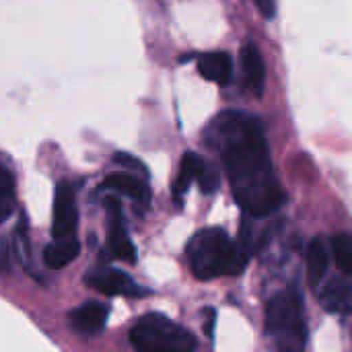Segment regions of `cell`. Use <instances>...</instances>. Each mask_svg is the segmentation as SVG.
I'll use <instances>...</instances> for the list:
<instances>
[{
    "instance_id": "6da1fadb",
    "label": "cell",
    "mask_w": 352,
    "mask_h": 352,
    "mask_svg": "<svg viewBox=\"0 0 352 352\" xmlns=\"http://www.w3.org/2000/svg\"><path fill=\"white\" fill-rule=\"evenodd\" d=\"M204 142L221 155L237 204L252 217H270L285 202L270 148L260 122L245 111L219 113L204 132Z\"/></svg>"
},
{
    "instance_id": "7a4b0ae2",
    "label": "cell",
    "mask_w": 352,
    "mask_h": 352,
    "mask_svg": "<svg viewBox=\"0 0 352 352\" xmlns=\"http://www.w3.org/2000/svg\"><path fill=\"white\" fill-rule=\"evenodd\" d=\"M186 252L190 268L200 280H212L221 274H241L250 260L248 250L235 245L223 229L198 231Z\"/></svg>"
},
{
    "instance_id": "3957f363",
    "label": "cell",
    "mask_w": 352,
    "mask_h": 352,
    "mask_svg": "<svg viewBox=\"0 0 352 352\" xmlns=\"http://www.w3.org/2000/svg\"><path fill=\"white\" fill-rule=\"evenodd\" d=\"M266 332L283 351H301L307 342L303 297L295 289L276 293L266 305Z\"/></svg>"
},
{
    "instance_id": "277c9868",
    "label": "cell",
    "mask_w": 352,
    "mask_h": 352,
    "mask_svg": "<svg viewBox=\"0 0 352 352\" xmlns=\"http://www.w3.org/2000/svg\"><path fill=\"white\" fill-rule=\"evenodd\" d=\"M130 344L140 352H192L196 338L161 314L140 318L130 330Z\"/></svg>"
},
{
    "instance_id": "5b68a950",
    "label": "cell",
    "mask_w": 352,
    "mask_h": 352,
    "mask_svg": "<svg viewBox=\"0 0 352 352\" xmlns=\"http://www.w3.org/2000/svg\"><path fill=\"white\" fill-rule=\"evenodd\" d=\"M105 210H107V248H109V254L116 260L134 264L136 262V248L128 237L120 200L118 198H105Z\"/></svg>"
},
{
    "instance_id": "8992f818",
    "label": "cell",
    "mask_w": 352,
    "mask_h": 352,
    "mask_svg": "<svg viewBox=\"0 0 352 352\" xmlns=\"http://www.w3.org/2000/svg\"><path fill=\"white\" fill-rule=\"evenodd\" d=\"M76 225H78V208H76L74 188L70 182H60L56 186V196H54L52 237L54 239L74 237Z\"/></svg>"
},
{
    "instance_id": "52a82bcc",
    "label": "cell",
    "mask_w": 352,
    "mask_h": 352,
    "mask_svg": "<svg viewBox=\"0 0 352 352\" xmlns=\"http://www.w3.org/2000/svg\"><path fill=\"white\" fill-rule=\"evenodd\" d=\"M85 283L107 295V297H140L144 295V291L122 270L116 268H95L87 274Z\"/></svg>"
},
{
    "instance_id": "ba28073f",
    "label": "cell",
    "mask_w": 352,
    "mask_h": 352,
    "mask_svg": "<svg viewBox=\"0 0 352 352\" xmlns=\"http://www.w3.org/2000/svg\"><path fill=\"white\" fill-rule=\"evenodd\" d=\"M107 316H109V307L97 301H89L76 309H72L68 314V322L72 326V330L80 336H95L99 334L105 324H107Z\"/></svg>"
},
{
    "instance_id": "9c48e42d",
    "label": "cell",
    "mask_w": 352,
    "mask_h": 352,
    "mask_svg": "<svg viewBox=\"0 0 352 352\" xmlns=\"http://www.w3.org/2000/svg\"><path fill=\"white\" fill-rule=\"evenodd\" d=\"M320 303L330 314H346L352 309V285L346 278H330L320 289Z\"/></svg>"
},
{
    "instance_id": "30bf717a",
    "label": "cell",
    "mask_w": 352,
    "mask_h": 352,
    "mask_svg": "<svg viewBox=\"0 0 352 352\" xmlns=\"http://www.w3.org/2000/svg\"><path fill=\"white\" fill-rule=\"evenodd\" d=\"M101 190H109V192H118L122 196H128L140 204H148L151 200V190L146 186V182H142L140 177L132 175V173H111L103 179Z\"/></svg>"
},
{
    "instance_id": "8fae6325",
    "label": "cell",
    "mask_w": 352,
    "mask_h": 352,
    "mask_svg": "<svg viewBox=\"0 0 352 352\" xmlns=\"http://www.w3.org/2000/svg\"><path fill=\"white\" fill-rule=\"evenodd\" d=\"M241 66H243V78L248 89L254 95H262L266 85V66L262 60V54L256 43H245L241 50Z\"/></svg>"
},
{
    "instance_id": "7c38bea8",
    "label": "cell",
    "mask_w": 352,
    "mask_h": 352,
    "mask_svg": "<svg viewBox=\"0 0 352 352\" xmlns=\"http://www.w3.org/2000/svg\"><path fill=\"white\" fill-rule=\"evenodd\" d=\"M198 72L217 85H227L233 78V60L227 52H210L198 58Z\"/></svg>"
},
{
    "instance_id": "4fadbf2b",
    "label": "cell",
    "mask_w": 352,
    "mask_h": 352,
    "mask_svg": "<svg viewBox=\"0 0 352 352\" xmlns=\"http://www.w3.org/2000/svg\"><path fill=\"white\" fill-rule=\"evenodd\" d=\"M80 252V243L74 237H66V239H54V243H50L43 250V262L47 268L52 270H60L64 266H68L70 262L76 260Z\"/></svg>"
},
{
    "instance_id": "5bb4252c",
    "label": "cell",
    "mask_w": 352,
    "mask_h": 352,
    "mask_svg": "<svg viewBox=\"0 0 352 352\" xmlns=\"http://www.w3.org/2000/svg\"><path fill=\"white\" fill-rule=\"evenodd\" d=\"M305 264H307L309 280L314 285H318L326 276L328 266H330V252H328V245H326L324 239L316 237V239L309 241L307 252H305Z\"/></svg>"
},
{
    "instance_id": "9a60e30c",
    "label": "cell",
    "mask_w": 352,
    "mask_h": 352,
    "mask_svg": "<svg viewBox=\"0 0 352 352\" xmlns=\"http://www.w3.org/2000/svg\"><path fill=\"white\" fill-rule=\"evenodd\" d=\"M202 161L196 153H186L184 159H182V165H179V173L173 182V196L177 202H182V196L188 192V188L192 186V182H196L198 177V171L202 167Z\"/></svg>"
},
{
    "instance_id": "2e32d148",
    "label": "cell",
    "mask_w": 352,
    "mask_h": 352,
    "mask_svg": "<svg viewBox=\"0 0 352 352\" xmlns=\"http://www.w3.org/2000/svg\"><path fill=\"white\" fill-rule=\"evenodd\" d=\"M14 202H16L14 179L10 171L4 165H0V225L8 221V217L14 212Z\"/></svg>"
},
{
    "instance_id": "e0dca14e",
    "label": "cell",
    "mask_w": 352,
    "mask_h": 352,
    "mask_svg": "<svg viewBox=\"0 0 352 352\" xmlns=\"http://www.w3.org/2000/svg\"><path fill=\"white\" fill-rule=\"evenodd\" d=\"M332 256L336 266L342 270V274H352V235L349 233H336L332 237Z\"/></svg>"
},
{
    "instance_id": "ac0fdd59",
    "label": "cell",
    "mask_w": 352,
    "mask_h": 352,
    "mask_svg": "<svg viewBox=\"0 0 352 352\" xmlns=\"http://www.w3.org/2000/svg\"><path fill=\"white\" fill-rule=\"evenodd\" d=\"M196 182H198V186H200V190H202L204 194H212V192L219 188V173H217V169H214L210 163L202 161V167H200V171H198Z\"/></svg>"
},
{
    "instance_id": "d6986e66",
    "label": "cell",
    "mask_w": 352,
    "mask_h": 352,
    "mask_svg": "<svg viewBox=\"0 0 352 352\" xmlns=\"http://www.w3.org/2000/svg\"><path fill=\"white\" fill-rule=\"evenodd\" d=\"M113 163L120 165V167H124V169L138 171V173L146 175V167H144L136 157H132V155H128V153H116V155H113Z\"/></svg>"
},
{
    "instance_id": "ffe728a7",
    "label": "cell",
    "mask_w": 352,
    "mask_h": 352,
    "mask_svg": "<svg viewBox=\"0 0 352 352\" xmlns=\"http://www.w3.org/2000/svg\"><path fill=\"white\" fill-rule=\"evenodd\" d=\"M254 2H256V6H258V10H260L262 16H266V19H272L274 16V12H276L274 0H254Z\"/></svg>"
},
{
    "instance_id": "44dd1931",
    "label": "cell",
    "mask_w": 352,
    "mask_h": 352,
    "mask_svg": "<svg viewBox=\"0 0 352 352\" xmlns=\"http://www.w3.org/2000/svg\"><path fill=\"white\" fill-rule=\"evenodd\" d=\"M8 245L2 243L0 245V272H8Z\"/></svg>"
},
{
    "instance_id": "7402d4cb",
    "label": "cell",
    "mask_w": 352,
    "mask_h": 352,
    "mask_svg": "<svg viewBox=\"0 0 352 352\" xmlns=\"http://www.w3.org/2000/svg\"><path fill=\"white\" fill-rule=\"evenodd\" d=\"M206 316H208L206 334H208V338H212V334H214V320H217V314H214V309H206Z\"/></svg>"
}]
</instances>
